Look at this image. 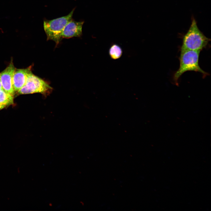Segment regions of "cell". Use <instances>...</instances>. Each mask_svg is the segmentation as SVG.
I'll use <instances>...</instances> for the list:
<instances>
[{
	"instance_id": "1",
	"label": "cell",
	"mask_w": 211,
	"mask_h": 211,
	"mask_svg": "<svg viewBox=\"0 0 211 211\" xmlns=\"http://www.w3.org/2000/svg\"><path fill=\"white\" fill-rule=\"evenodd\" d=\"M200 52L199 51L191 50L181 51L179 57V67L173 76V80L176 85H178L179 79L186 72H200L204 78L209 75V74L203 70L199 66V59Z\"/></svg>"
},
{
	"instance_id": "2",
	"label": "cell",
	"mask_w": 211,
	"mask_h": 211,
	"mask_svg": "<svg viewBox=\"0 0 211 211\" xmlns=\"http://www.w3.org/2000/svg\"><path fill=\"white\" fill-rule=\"evenodd\" d=\"M191 19L190 26L183 37L181 51L191 50L201 52L206 47L210 39L200 30L193 17Z\"/></svg>"
},
{
	"instance_id": "3",
	"label": "cell",
	"mask_w": 211,
	"mask_h": 211,
	"mask_svg": "<svg viewBox=\"0 0 211 211\" xmlns=\"http://www.w3.org/2000/svg\"><path fill=\"white\" fill-rule=\"evenodd\" d=\"M75 8L67 15L52 20H45L43 22L44 29L47 40H52L58 44L62 38V33L67 24L72 19Z\"/></svg>"
},
{
	"instance_id": "4",
	"label": "cell",
	"mask_w": 211,
	"mask_h": 211,
	"mask_svg": "<svg viewBox=\"0 0 211 211\" xmlns=\"http://www.w3.org/2000/svg\"><path fill=\"white\" fill-rule=\"evenodd\" d=\"M52 90V87L46 82L31 72L28 76L25 84L18 91L21 94L38 93L47 96Z\"/></svg>"
},
{
	"instance_id": "5",
	"label": "cell",
	"mask_w": 211,
	"mask_h": 211,
	"mask_svg": "<svg viewBox=\"0 0 211 211\" xmlns=\"http://www.w3.org/2000/svg\"><path fill=\"white\" fill-rule=\"evenodd\" d=\"M16 68L12 62L3 72L0 73V79L3 89L13 95L14 93L13 84V76Z\"/></svg>"
},
{
	"instance_id": "6",
	"label": "cell",
	"mask_w": 211,
	"mask_h": 211,
	"mask_svg": "<svg viewBox=\"0 0 211 211\" xmlns=\"http://www.w3.org/2000/svg\"><path fill=\"white\" fill-rule=\"evenodd\" d=\"M84 22L76 21L72 19L66 25L62 33V38H69L78 37L82 34V28Z\"/></svg>"
},
{
	"instance_id": "7",
	"label": "cell",
	"mask_w": 211,
	"mask_h": 211,
	"mask_svg": "<svg viewBox=\"0 0 211 211\" xmlns=\"http://www.w3.org/2000/svg\"><path fill=\"white\" fill-rule=\"evenodd\" d=\"M31 68L15 69L13 75V84L15 91H18L25 84Z\"/></svg>"
},
{
	"instance_id": "8",
	"label": "cell",
	"mask_w": 211,
	"mask_h": 211,
	"mask_svg": "<svg viewBox=\"0 0 211 211\" xmlns=\"http://www.w3.org/2000/svg\"><path fill=\"white\" fill-rule=\"evenodd\" d=\"M122 54V50L118 45L113 44L111 45L109 50V54L111 59H118L121 57Z\"/></svg>"
},
{
	"instance_id": "9",
	"label": "cell",
	"mask_w": 211,
	"mask_h": 211,
	"mask_svg": "<svg viewBox=\"0 0 211 211\" xmlns=\"http://www.w3.org/2000/svg\"><path fill=\"white\" fill-rule=\"evenodd\" d=\"M13 95L6 92L3 89L0 91V103L6 106L13 103Z\"/></svg>"
},
{
	"instance_id": "10",
	"label": "cell",
	"mask_w": 211,
	"mask_h": 211,
	"mask_svg": "<svg viewBox=\"0 0 211 211\" xmlns=\"http://www.w3.org/2000/svg\"><path fill=\"white\" fill-rule=\"evenodd\" d=\"M6 106L5 105L0 103V110L2 109Z\"/></svg>"
},
{
	"instance_id": "11",
	"label": "cell",
	"mask_w": 211,
	"mask_h": 211,
	"mask_svg": "<svg viewBox=\"0 0 211 211\" xmlns=\"http://www.w3.org/2000/svg\"><path fill=\"white\" fill-rule=\"evenodd\" d=\"M3 89L2 86L1 85V81L0 79V91L2 89Z\"/></svg>"
}]
</instances>
